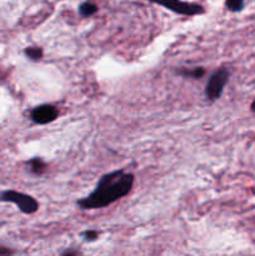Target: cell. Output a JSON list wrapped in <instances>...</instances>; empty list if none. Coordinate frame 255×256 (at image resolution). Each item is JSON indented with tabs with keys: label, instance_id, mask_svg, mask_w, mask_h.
I'll use <instances>...</instances> for the list:
<instances>
[{
	"label": "cell",
	"instance_id": "6da1fadb",
	"mask_svg": "<svg viewBox=\"0 0 255 256\" xmlns=\"http://www.w3.org/2000/svg\"><path fill=\"white\" fill-rule=\"evenodd\" d=\"M135 176L122 169L102 175L95 189L88 196L79 199L76 205L82 210L102 209L126 196L132 189Z\"/></svg>",
	"mask_w": 255,
	"mask_h": 256
},
{
	"label": "cell",
	"instance_id": "7a4b0ae2",
	"mask_svg": "<svg viewBox=\"0 0 255 256\" xmlns=\"http://www.w3.org/2000/svg\"><path fill=\"white\" fill-rule=\"evenodd\" d=\"M0 202H12L19 208L22 214H34L39 209V202L30 195L24 192H15V190H4L0 192Z\"/></svg>",
	"mask_w": 255,
	"mask_h": 256
},
{
	"label": "cell",
	"instance_id": "3957f363",
	"mask_svg": "<svg viewBox=\"0 0 255 256\" xmlns=\"http://www.w3.org/2000/svg\"><path fill=\"white\" fill-rule=\"evenodd\" d=\"M229 76L230 72L226 68H220L212 72V76L208 80L206 85H205V98L209 102H215L222 96L224 88L226 86L228 82H229Z\"/></svg>",
	"mask_w": 255,
	"mask_h": 256
},
{
	"label": "cell",
	"instance_id": "277c9868",
	"mask_svg": "<svg viewBox=\"0 0 255 256\" xmlns=\"http://www.w3.org/2000/svg\"><path fill=\"white\" fill-rule=\"evenodd\" d=\"M59 116V110L50 104H42L39 106H35L30 112V119L32 122L38 125H45L54 122Z\"/></svg>",
	"mask_w": 255,
	"mask_h": 256
},
{
	"label": "cell",
	"instance_id": "5b68a950",
	"mask_svg": "<svg viewBox=\"0 0 255 256\" xmlns=\"http://www.w3.org/2000/svg\"><path fill=\"white\" fill-rule=\"evenodd\" d=\"M160 6L168 8L172 12H176L180 15H200L204 14L205 9L204 6H202L200 4H195V2H180V0H172V2H162L159 4Z\"/></svg>",
	"mask_w": 255,
	"mask_h": 256
},
{
	"label": "cell",
	"instance_id": "8992f818",
	"mask_svg": "<svg viewBox=\"0 0 255 256\" xmlns=\"http://www.w3.org/2000/svg\"><path fill=\"white\" fill-rule=\"evenodd\" d=\"M98 10H99L98 9V5L95 4V2H82V4L79 5V8H78V12H79L80 16L82 18L92 16L94 14H96Z\"/></svg>",
	"mask_w": 255,
	"mask_h": 256
},
{
	"label": "cell",
	"instance_id": "52a82bcc",
	"mask_svg": "<svg viewBox=\"0 0 255 256\" xmlns=\"http://www.w3.org/2000/svg\"><path fill=\"white\" fill-rule=\"evenodd\" d=\"M28 164H29L30 172L35 175H42L46 172V164L40 158H32V160H29Z\"/></svg>",
	"mask_w": 255,
	"mask_h": 256
},
{
	"label": "cell",
	"instance_id": "ba28073f",
	"mask_svg": "<svg viewBox=\"0 0 255 256\" xmlns=\"http://www.w3.org/2000/svg\"><path fill=\"white\" fill-rule=\"evenodd\" d=\"M182 78H192V79H202L205 75L204 68H194V69H179L178 70Z\"/></svg>",
	"mask_w": 255,
	"mask_h": 256
},
{
	"label": "cell",
	"instance_id": "9c48e42d",
	"mask_svg": "<svg viewBox=\"0 0 255 256\" xmlns=\"http://www.w3.org/2000/svg\"><path fill=\"white\" fill-rule=\"evenodd\" d=\"M24 54L28 59H30L32 62H39L44 56V52H42V48L39 46H28L25 48Z\"/></svg>",
	"mask_w": 255,
	"mask_h": 256
},
{
	"label": "cell",
	"instance_id": "30bf717a",
	"mask_svg": "<svg viewBox=\"0 0 255 256\" xmlns=\"http://www.w3.org/2000/svg\"><path fill=\"white\" fill-rule=\"evenodd\" d=\"M225 6L232 12H239L244 9L245 6V2L242 0H228L225 2Z\"/></svg>",
	"mask_w": 255,
	"mask_h": 256
},
{
	"label": "cell",
	"instance_id": "8fae6325",
	"mask_svg": "<svg viewBox=\"0 0 255 256\" xmlns=\"http://www.w3.org/2000/svg\"><path fill=\"white\" fill-rule=\"evenodd\" d=\"M99 235H100L99 232H96V230H85L84 232L80 234V236H82L85 242H95V240H98Z\"/></svg>",
	"mask_w": 255,
	"mask_h": 256
},
{
	"label": "cell",
	"instance_id": "7c38bea8",
	"mask_svg": "<svg viewBox=\"0 0 255 256\" xmlns=\"http://www.w3.org/2000/svg\"><path fill=\"white\" fill-rule=\"evenodd\" d=\"M60 256H80V252L78 249H74V248H70V249L64 250Z\"/></svg>",
	"mask_w": 255,
	"mask_h": 256
},
{
	"label": "cell",
	"instance_id": "4fadbf2b",
	"mask_svg": "<svg viewBox=\"0 0 255 256\" xmlns=\"http://www.w3.org/2000/svg\"><path fill=\"white\" fill-rule=\"evenodd\" d=\"M14 255V250L9 249V248L0 246V256H12Z\"/></svg>",
	"mask_w": 255,
	"mask_h": 256
},
{
	"label": "cell",
	"instance_id": "5bb4252c",
	"mask_svg": "<svg viewBox=\"0 0 255 256\" xmlns=\"http://www.w3.org/2000/svg\"><path fill=\"white\" fill-rule=\"evenodd\" d=\"M250 110H252V112H254L255 114V100L252 102V105H250Z\"/></svg>",
	"mask_w": 255,
	"mask_h": 256
}]
</instances>
